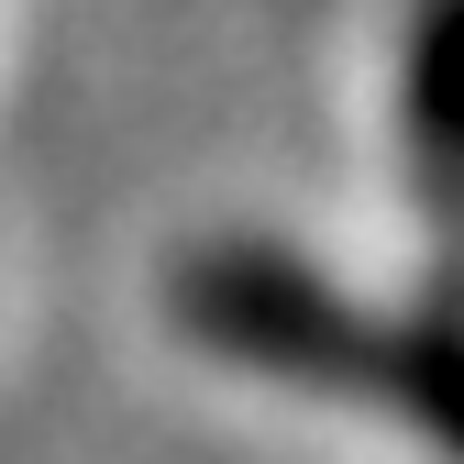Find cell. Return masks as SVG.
Here are the masks:
<instances>
[{
	"label": "cell",
	"instance_id": "obj_1",
	"mask_svg": "<svg viewBox=\"0 0 464 464\" xmlns=\"http://www.w3.org/2000/svg\"><path fill=\"white\" fill-rule=\"evenodd\" d=\"M166 299H178V332H199L210 354L276 387L387 410L398 431H420L431 453L464 464V310H365L276 244H210L178 266Z\"/></svg>",
	"mask_w": 464,
	"mask_h": 464
},
{
	"label": "cell",
	"instance_id": "obj_2",
	"mask_svg": "<svg viewBox=\"0 0 464 464\" xmlns=\"http://www.w3.org/2000/svg\"><path fill=\"white\" fill-rule=\"evenodd\" d=\"M398 111H410V178L464 266V0H420L410 12V67H398Z\"/></svg>",
	"mask_w": 464,
	"mask_h": 464
}]
</instances>
